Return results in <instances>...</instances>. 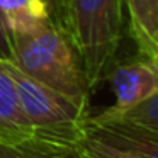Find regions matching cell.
I'll use <instances>...</instances> for the list:
<instances>
[{
    "instance_id": "1",
    "label": "cell",
    "mask_w": 158,
    "mask_h": 158,
    "mask_svg": "<svg viewBox=\"0 0 158 158\" xmlns=\"http://www.w3.org/2000/svg\"><path fill=\"white\" fill-rule=\"evenodd\" d=\"M12 63L27 77L89 110L90 85L68 36L55 24L12 36Z\"/></svg>"
},
{
    "instance_id": "10",
    "label": "cell",
    "mask_w": 158,
    "mask_h": 158,
    "mask_svg": "<svg viewBox=\"0 0 158 158\" xmlns=\"http://www.w3.org/2000/svg\"><path fill=\"white\" fill-rule=\"evenodd\" d=\"M117 117L127 119L134 124H139V126L146 127V129H151L155 133H158V92L155 95H151L150 99H146L141 104L134 106L127 112H124L123 116H117Z\"/></svg>"
},
{
    "instance_id": "9",
    "label": "cell",
    "mask_w": 158,
    "mask_h": 158,
    "mask_svg": "<svg viewBox=\"0 0 158 158\" xmlns=\"http://www.w3.org/2000/svg\"><path fill=\"white\" fill-rule=\"evenodd\" d=\"M73 156H77V158H141L138 155H134L133 151L107 144L104 141L87 136V134L77 144Z\"/></svg>"
},
{
    "instance_id": "5",
    "label": "cell",
    "mask_w": 158,
    "mask_h": 158,
    "mask_svg": "<svg viewBox=\"0 0 158 158\" xmlns=\"http://www.w3.org/2000/svg\"><path fill=\"white\" fill-rule=\"evenodd\" d=\"M85 134L107 144L133 151L141 158H158V133L121 117H90Z\"/></svg>"
},
{
    "instance_id": "4",
    "label": "cell",
    "mask_w": 158,
    "mask_h": 158,
    "mask_svg": "<svg viewBox=\"0 0 158 158\" xmlns=\"http://www.w3.org/2000/svg\"><path fill=\"white\" fill-rule=\"evenodd\" d=\"M116 102L100 112L102 117H117L158 92V61L141 55L139 58L117 65L107 73Z\"/></svg>"
},
{
    "instance_id": "7",
    "label": "cell",
    "mask_w": 158,
    "mask_h": 158,
    "mask_svg": "<svg viewBox=\"0 0 158 158\" xmlns=\"http://www.w3.org/2000/svg\"><path fill=\"white\" fill-rule=\"evenodd\" d=\"M129 14V32L139 55H158V0H124Z\"/></svg>"
},
{
    "instance_id": "6",
    "label": "cell",
    "mask_w": 158,
    "mask_h": 158,
    "mask_svg": "<svg viewBox=\"0 0 158 158\" xmlns=\"http://www.w3.org/2000/svg\"><path fill=\"white\" fill-rule=\"evenodd\" d=\"M0 141L4 143L32 141L31 127L22 112L17 89L4 60H0Z\"/></svg>"
},
{
    "instance_id": "3",
    "label": "cell",
    "mask_w": 158,
    "mask_h": 158,
    "mask_svg": "<svg viewBox=\"0 0 158 158\" xmlns=\"http://www.w3.org/2000/svg\"><path fill=\"white\" fill-rule=\"evenodd\" d=\"M124 0H66V36L90 89L109 73L123 38Z\"/></svg>"
},
{
    "instance_id": "13",
    "label": "cell",
    "mask_w": 158,
    "mask_h": 158,
    "mask_svg": "<svg viewBox=\"0 0 158 158\" xmlns=\"http://www.w3.org/2000/svg\"><path fill=\"white\" fill-rule=\"evenodd\" d=\"M0 60L12 61V36L7 29L2 12H0Z\"/></svg>"
},
{
    "instance_id": "2",
    "label": "cell",
    "mask_w": 158,
    "mask_h": 158,
    "mask_svg": "<svg viewBox=\"0 0 158 158\" xmlns=\"http://www.w3.org/2000/svg\"><path fill=\"white\" fill-rule=\"evenodd\" d=\"M15 83L17 95L31 127L32 143L63 158L75 155V148L85 136L89 110L68 97L22 73L12 61H5Z\"/></svg>"
},
{
    "instance_id": "8",
    "label": "cell",
    "mask_w": 158,
    "mask_h": 158,
    "mask_svg": "<svg viewBox=\"0 0 158 158\" xmlns=\"http://www.w3.org/2000/svg\"><path fill=\"white\" fill-rule=\"evenodd\" d=\"M0 12L10 36L31 34L53 24L44 0H0Z\"/></svg>"
},
{
    "instance_id": "12",
    "label": "cell",
    "mask_w": 158,
    "mask_h": 158,
    "mask_svg": "<svg viewBox=\"0 0 158 158\" xmlns=\"http://www.w3.org/2000/svg\"><path fill=\"white\" fill-rule=\"evenodd\" d=\"M51 14V21L66 34V0H44Z\"/></svg>"
},
{
    "instance_id": "14",
    "label": "cell",
    "mask_w": 158,
    "mask_h": 158,
    "mask_svg": "<svg viewBox=\"0 0 158 158\" xmlns=\"http://www.w3.org/2000/svg\"><path fill=\"white\" fill-rule=\"evenodd\" d=\"M155 60H156V61H158V55H156V56H155Z\"/></svg>"
},
{
    "instance_id": "11",
    "label": "cell",
    "mask_w": 158,
    "mask_h": 158,
    "mask_svg": "<svg viewBox=\"0 0 158 158\" xmlns=\"http://www.w3.org/2000/svg\"><path fill=\"white\" fill-rule=\"evenodd\" d=\"M0 158H63L49 150L29 143H4L0 141Z\"/></svg>"
}]
</instances>
